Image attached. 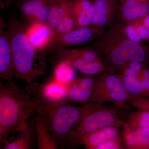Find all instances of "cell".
Wrapping results in <instances>:
<instances>
[{"instance_id":"1","label":"cell","mask_w":149,"mask_h":149,"mask_svg":"<svg viewBox=\"0 0 149 149\" xmlns=\"http://www.w3.org/2000/svg\"><path fill=\"white\" fill-rule=\"evenodd\" d=\"M93 49L108 71L116 72L130 62L149 64V48L136 43L125 35L122 22L117 18L101 37L96 40Z\"/></svg>"},{"instance_id":"2","label":"cell","mask_w":149,"mask_h":149,"mask_svg":"<svg viewBox=\"0 0 149 149\" xmlns=\"http://www.w3.org/2000/svg\"><path fill=\"white\" fill-rule=\"evenodd\" d=\"M13 55L15 76L27 85L45 74V55L28 40L25 27L15 15L6 27Z\"/></svg>"},{"instance_id":"3","label":"cell","mask_w":149,"mask_h":149,"mask_svg":"<svg viewBox=\"0 0 149 149\" xmlns=\"http://www.w3.org/2000/svg\"><path fill=\"white\" fill-rule=\"evenodd\" d=\"M38 101L27 88L12 80L0 83V143L3 145L14 129L36 111Z\"/></svg>"},{"instance_id":"4","label":"cell","mask_w":149,"mask_h":149,"mask_svg":"<svg viewBox=\"0 0 149 149\" xmlns=\"http://www.w3.org/2000/svg\"><path fill=\"white\" fill-rule=\"evenodd\" d=\"M30 92L38 101L36 111L47 123L58 146L69 143L72 130L85 113V105L78 107L66 100L53 101L42 95L35 88Z\"/></svg>"},{"instance_id":"5","label":"cell","mask_w":149,"mask_h":149,"mask_svg":"<svg viewBox=\"0 0 149 149\" xmlns=\"http://www.w3.org/2000/svg\"><path fill=\"white\" fill-rule=\"evenodd\" d=\"M85 111L83 117L72 131L69 143L80 145L84 136L107 127H121L126 121L128 115L125 109L114 105H105L93 102L84 104Z\"/></svg>"},{"instance_id":"6","label":"cell","mask_w":149,"mask_h":149,"mask_svg":"<svg viewBox=\"0 0 149 149\" xmlns=\"http://www.w3.org/2000/svg\"><path fill=\"white\" fill-rule=\"evenodd\" d=\"M135 98L126 91L119 74L105 70L95 76V83L89 102L103 104L112 103L115 105L128 109L126 103Z\"/></svg>"},{"instance_id":"7","label":"cell","mask_w":149,"mask_h":149,"mask_svg":"<svg viewBox=\"0 0 149 149\" xmlns=\"http://www.w3.org/2000/svg\"><path fill=\"white\" fill-rule=\"evenodd\" d=\"M95 13L91 26L103 35L117 16L119 3L117 0H92Z\"/></svg>"},{"instance_id":"8","label":"cell","mask_w":149,"mask_h":149,"mask_svg":"<svg viewBox=\"0 0 149 149\" xmlns=\"http://www.w3.org/2000/svg\"><path fill=\"white\" fill-rule=\"evenodd\" d=\"M50 54L49 61L55 66L61 62L79 60L93 61L100 59L101 58L93 48L68 49L63 46H55L46 52Z\"/></svg>"},{"instance_id":"9","label":"cell","mask_w":149,"mask_h":149,"mask_svg":"<svg viewBox=\"0 0 149 149\" xmlns=\"http://www.w3.org/2000/svg\"><path fill=\"white\" fill-rule=\"evenodd\" d=\"M102 35L91 26L78 27L51 41L42 53L45 55L50 49L55 46L68 47L83 45L97 40Z\"/></svg>"},{"instance_id":"10","label":"cell","mask_w":149,"mask_h":149,"mask_svg":"<svg viewBox=\"0 0 149 149\" xmlns=\"http://www.w3.org/2000/svg\"><path fill=\"white\" fill-rule=\"evenodd\" d=\"M3 19L0 21V77L10 81L15 76L13 55Z\"/></svg>"},{"instance_id":"11","label":"cell","mask_w":149,"mask_h":149,"mask_svg":"<svg viewBox=\"0 0 149 149\" xmlns=\"http://www.w3.org/2000/svg\"><path fill=\"white\" fill-rule=\"evenodd\" d=\"M149 14V1L128 0L119 3L116 18L124 22H133Z\"/></svg>"},{"instance_id":"12","label":"cell","mask_w":149,"mask_h":149,"mask_svg":"<svg viewBox=\"0 0 149 149\" xmlns=\"http://www.w3.org/2000/svg\"><path fill=\"white\" fill-rule=\"evenodd\" d=\"M32 145V133L26 120L14 129L4 143L2 149H30Z\"/></svg>"},{"instance_id":"13","label":"cell","mask_w":149,"mask_h":149,"mask_svg":"<svg viewBox=\"0 0 149 149\" xmlns=\"http://www.w3.org/2000/svg\"><path fill=\"white\" fill-rule=\"evenodd\" d=\"M122 127L121 135L125 149H149V128H131L125 123Z\"/></svg>"},{"instance_id":"14","label":"cell","mask_w":149,"mask_h":149,"mask_svg":"<svg viewBox=\"0 0 149 149\" xmlns=\"http://www.w3.org/2000/svg\"><path fill=\"white\" fill-rule=\"evenodd\" d=\"M25 29L30 42L37 50L42 53L50 42L52 30L48 24L39 23L27 24V28Z\"/></svg>"},{"instance_id":"15","label":"cell","mask_w":149,"mask_h":149,"mask_svg":"<svg viewBox=\"0 0 149 149\" xmlns=\"http://www.w3.org/2000/svg\"><path fill=\"white\" fill-rule=\"evenodd\" d=\"M120 126H107L88 134L80 140V145L88 149H97L100 145L110 139L121 136Z\"/></svg>"},{"instance_id":"16","label":"cell","mask_w":149,"mask_h":149,"mask_svg":"<svg viewBox=\"0 0 149 149\" xmlns=\"http://www.w3.org/2000/svg\"><path fill=\"white\" fill-rule=\"evenodd\" d=\"M94 13L92 0H73L72 14L77 28L91 26Z\"/></svg>"},{"instance_id":"17","label":"cell","mask_w":149,"mask_h":149,"mask_svg":"<svg viewBox=\"0 0 149 149\" xmlns=\"http://www.w3.org/2000/svg\"><path fill=\"white\" fill-rule=\"evenodd\" d=\"M33 118L39 149H57L58 146L45 119L37 112Z\"/></svg>"},{"instance_id":"18","label":"cell","mask_w":149,"mask_h":149,"mask_svg":"<svg viewBox=\"0 0 149 149\" xmlns=\"http://www.w3.org/2000/svg\"><path fill=\"white\" fill-rule=\"evenodd\" d=\"M73 0H53L47 24L53 30L73 8Z\"/></svg>"},{"instance_id":"19","label":"cell","mask_w":149,"mask_h":149,"mask_svg":"<svg viewBox=\"0 0 149 149\" xmlns=\"http://www.w3.org/2000/svg\"><path fill=\"white\" fill-rule=\"evenodd\" d=\"M74 79L65 83V88L67 100L83 104L89 102L93 90L78 85Z\"/></svg>"},{"instance_id":"20","label":"cell","mask_w":149,"mask_h":149,"mask_svg":"<svg viewBox=\"0 0 149 149\" xmlns=\"http://www.w3.org/2000/svg\"><path fill=\"white\" fill-rule=\"evenodd\" d=\"M65 63L70 65L74 69L89 76H96L106 70L101 59L90 62L74 60Z\"/></svg>"},{"instance_id":"21","label":"cell","mask_w":149,"mask_h":149,"mask_svg":"<svg viewBox=\"0 0 149 149\" xmlns=\"http://www.w3.org/2000/svg\"><path fill=\"white\" fill-rule=\"evenodd\" d=\"M53 0H23L19 5L21 15L27 22H30L45 6Z\"/></svg>"},{"instance_id":"22","label":"cell","mask_w":149,"mask_h":149,"mask_svg":"<svg viewBox=\"0 0 149 149\" xmlns=\"http://www.w3.org/2000/svg\"><path fill=\"white\" fill-rule=\"evenodd\" d=\"M118 74L126 91L130 95L135 97L140 96L148 97L146 92L138 77H130Z\"/></svg>"},{"instance_id":"23","label":"cell","mask_w":149,"mask_h":149,"mask_svg":"<svg viewBox=\"0 0 149 149\" xmlns=\"http://www.w3.org/2000/svg\"><path fill=\"white\" fill-rule=\"evenodd\" d=\"M124 123L131 128H149V113L139 110L132 112Z\"/></svg>"},{"instance_id":"24","label":"cell","mask_w":149,"mask_h":149,"mask_svg":"<svg viewBox=\"0 0 149 149\" xmlns=\"http://www.w3.org/2000/svg\"><path fill=\"white\" fill-rule=\"evenodd\" d=\"M77 28L72 11L65 17L55 29L53 30L52 35L50 42L52 40Z\"/></svg>"},{"instance_id":"25","label":"cell","mask_w":149,"mask_h":149,"mask_svg":"<svg viewBox=\"0 0 149 149\" xmlns=\"http://www.w3.org/2000/svg\"><path fill=\"white\" fill-rule=\"evenodd\" d=\"M54 67V76L58 82L66 83L74 78V69L67 63H60Z\"/></svg>"},{"instance_id":"26","label":"cell","mask_w":149,"mask_h":149,"mask_svg":"<svg viewBox=\"0 0 149 149\" xmlns=\"http://www.w3.org/2000/svg\"><path fill=\"white\" fill-rule=\"evenodd\" d=\"M53 1L43 7L39 13L27 24L32 23L47 24L48 19Z\"/></svg>"},{"instance_id":"27","label":"cell","mask_w":149,"mask_h":149,"mask_svg":"<svg viewBox=\"0 0 149 149\" xmlns=\"http://www.w3.org/2000/svg\"><path fill=\"white\" fill-rule=\"evenodd\" d=\"M125 149L124 141L122 135L106 141L100 145L97 149Z\"/></svg>"},{"instance_id":"28","label":"cell","mask_w":149,"mask_h":149,"mask_svg":"<svg viewBox=\"0 0 149 149\" xmlns=\"http://www.w3.org/2000/svg\"><path fill=\"white\" fill-rule=\"evenodd\" d=\"M131 105L137 110L149 113V97H136L130 102Z\"/></svg>"},{"instance_id":"29","label":"cell","mask_w":149,"mask_h":149,"mask_svg":"<svg viewBox=\"0 0 149 149\" xmlns=\"http://www.w3.org/2000/svg\"><path fill=\"white\" fill-rule=\"evenodd\" d=\"M74 81L78 85L93 90L95 83V76L91 77H81L74 78Z\"/></svg>"},{"instance_id":"30","label":"cell","mask_w":149,"mask_h":149,"mask_svg":"<svg viewBox=\"0 0 149 149\" xmlns=\"http://www.w3.org/2000/svg\"><path fill=\"white\" fill-rule=\"evenodd\" d=\"M140 22L144 27L146 32L147 40L146 41L149 42V14L143 18L138 20Z\"/></svg>"},{"instance_id":"31","label":"cell","mask_w":149,"mask_h":149,"mask_svg":"<svg viewBox=\"0 0 149 149\" xmlns=\"http://www.w3.org/2000/svg\"><path fill=\"white\" fill-rule=\"evenodd\" d=\"M12 0H5V6H6L9 7L10 5Z\"/></svg>"},{"instance_id":"32","label":"cell","mask_w":149,"mask_h":149,"mask_svg":"<svg viewBox=\"0 0 149 149\" xmlns=\"http://www.w3.org/2000/svg\"><path fill=\"white\" fill-rule=\"evenodd\" d=\"M128 1V0H117L118 1L119 3L125 1ZM140 1H149V0H140Z\"/></svg>"}]
</instances>
